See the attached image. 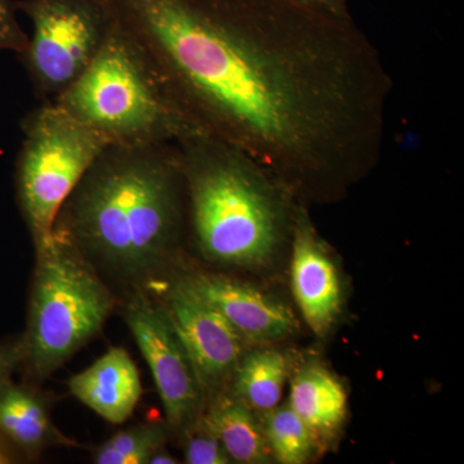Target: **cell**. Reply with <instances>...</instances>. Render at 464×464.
<instances>
[{"label":"cell","mask_w":464,"mask_h":464,"mask_svg":"<svg viewBox=\"0 0 464 464\" xmlns=\"http://www.w3.org/2000/svg\"><path fill=\"white\" fill-rule=\"evenodd\" d=\"M33 36L23 54L36 96L53 101L93 63L108 38L110 21L101 0H17Z\"/></svg>","instance_id":"7"},{"label":"cell","mask_w":464,"mask_h":464,"mask_svg":"<svg viewBox=\"0 0 464 464\" xmlns=\"http://www.w3.org/2000/svg\"><path fill=\"white\" fill-rule=\"evenodd\" d=\"M262 414V429L274 460L304 464L313 458L317 447L315 436L289 404L277 405Z\"/></svg>","instance_id":"17"},{"label":"cell","mask_w":464,"mask_h":464,"mask_svg":"<svg viewBox=\"0 0 464 464\" xmlns=\"http://www.w3.org/2000/svg\"><path fill=\"white\" fill-rule=\"evenodd\" d=\"M123 316L150 366L169 431L185 435L203 418L207 396L179 333L145 289L128 293Z\"/></svg>","instance_id":"8"},{"label":"cell","mask_w":464,"mask_h":464,"mask_svg":"<svg viewBox=\"0 0 464 464\" xmlns=\"http://www.w3.org/2000/svg\"><path fill=\"white\" fill-rule=\"evenodd\" d=\"M308 7L319 9L325 14L340 18H353L348 11L347 0H297Z\"/></svg>","instance_id":"22"},{"label":"cell","mask_w":464,"mask_h":464,"mask_svg":"<svg viewBox=\"0 0 464 464\" xmlns=\"http://www.w3.org/2000/svg\"><path fill=\"white\" fill-rule=\"evenodd\" d=\"M23 130L18 201L34 244H38L50 237L67 198L110 145L53 101L30 112Z\"/></svg>","instance_id":"6"},{"label":"cell","mask_w":464,"mask_h":464,"mask_svg":"<svg viewBox=\"0 0 464 464\" xmlns=\"http://www.w3.org/2000/svg\"><path fill=\"white\" fill-rule=\"evenodd\" d=\"M188 226L201 257L261 271L290 246L299 204L288 186L243 150L201 133L177 142Z\"/></svg>","instance_id":"3"},{"label":"cell","mask_w":464,"mask_h":464,"mask_svg":"<svg viewBox=\"0 0 464 464\" xmlns=\"http://www.w3.org/2000/svg\"><path fill=\"white\" fill-rule=\"evenodd\" d=\"M72 395L110 423L130 420L142 395L141 378L132 357L121 347L110 348L69 381Z\"/></svg>","instance_id":"12"},{"label":"cell","mask_w":464,"mask_h":464,"mask_svg":"<svg viewBox=\"0 0 464 464\" xmlns=\"http://www.w3.org/2000/svg\"><path fill=\"white\" fill-rule=\"evenodd\" d=\"M0 463H7V460H5V457L3 456L2 453H0Z\"/></svg>","instance_id":"24"},{"label":"cell","mask_w":464,"mask_h":464,"mask_svg":"<svg viewBox=\"0 0 464 464\" xmlns=\"http://www.w3.org/2000/svg\"><path fill=\"white\" fill-rule=\"evenodd\" d=\"M289 248L292 289L299 311L314 334L326 337L342 313L343 282L334 256L311 221L304 203L299 204Z\"/></svg>","instance_id":"10"},{"label":"cell","mask_w":464,"mask_h":464,"mask_svg":"<svg viewBox=\"0 0 464 464\" xmlns=\"http://www.w3.org/2000/svg\"><path fill=\"white\" fill-rule=\"evenodd\" d=\"M34 246L24 362L36 378L45 380L102 329L114 297L96 267L60 228L53 227Z\"/></svg>","instance_id":"4"},{"label":"cell","mask_w":464,"mask_h":464,"mask_svg":"<svg viewBox=\"0 0 464 464\" xmlns=\"http://www.w3.org/2000/svg\"><path fill=\"white\" fill-rule=\"evenodd\" d=\"M164 307L195 366L208 400L230 387L246 342L221 314L179 279L161 290Z\"/></svg>","instance_id":"9"},{"label":"cell","mask_w":464,"mask_h":464,"mask_svg":"<svg viewBox=\"0 0 464 464\" xmlns=\"http://www.w3.org/2000/svg\"><path fill=\"white\" fill-rule=\"evenodd\" d=\"M203 422L219 440L232 463L274 462L257 413L230 390L208 400Z\"/></svg>","instance_id":"14"},{"label":"cell","mask_w":464,"mask_h":464,"mask_svg":"<svg viewBox=\"0 0 464 464\" xmlns=\"http://www.w3.org/2000/svg\"><path fill=\"white\" fill-rule=\"evenodd\" d=\"M188 226L177 143L110 145L58 213L65 232L94 267L130 290L145 289L179 256Z\"/></svg>","instance_id":"2"},{"label":"cell","mask_w":464,"mask_h":464,"mask_svg":"<svg viewBox=\"0 0 464 464\" xmlns=\"http://www.w3.org/2000/svg\"><path fill=\"white\" fill-rule=\"evenodd\" d=\"M292 362L284 351L258 348L244 353L231 380V392L256 413H265L282 401Z\"/></svg>","instance_id":"16"},{"label":"cell","mask_w":464,"mask_h":464,"mask_svg":"<svg viewBox=\"0 0 464 464\" xmlns=\"http://www.w3.org/2000/svg\"><path fill=\"white\" fill-rule=\"evenodd\" d=\"M185 439L183 456L185 463L188 464H230L232 460L227 456L215 433L208 429L203 418L197 426L182 436Z\"/></svg>","instance_id":"19"},{"label":"cell","mask_w":464,"mask_h":464,"mask_svg":"<svg viewBox=\"0 0 464 464\" xmlns=\"http://www.w3.org/2000/svg\"><path fill=\"white\" fill-rule=\"evenodd\" d=\"M179 280L221 314L244 342L276 343L297 332L292 308L248 283L210 273L188 274Z\"/></svg>","instance_id":"11"},{"label":"cell","mask_w":464,"mask_h":464,"mask_svg":"<svg viewBox=\"0 0 464 464\" xmlns=\"http://www.w3.org/2000/svg\"><path fill=\"white\" fill-rule=\"evenodd\" d=\"M16 7L12 0H0V51H11L23 56L29 45V36L20 26Z\"/></svg>","instance_id":"20"},{"label":"cell","mask_w":464,"mask_h":464,"mask_svg":"<svg viewBox=\"0 0 464 464\" xmlns=\"http://www.w3.org/2000/svg\"><path fill=\"white\" fill-rule=\"evenodd\" d=\"M288 404L306 423L317 442L335 438L346 420V389L326 366L317 362H306L293 375Z\"/></svg>","instance_id":"13"},{"label":"cell","mask_w":464,"mask_h":464,"mask_svg":"<svg viewBox=\"0 0 464 464\" xmlns=\"http://www.w3.org/2000/svg\"><path fill=\"white\" fill-rule=\"evenodd\" d=\"M183 121L243 150L302 203L380 161L392 79L353 18L297 0H101Z\"/></svg>","instance_id":"1"},{"label":"cell","mask_w":464,"mask_h":464,"mask_svg":"<svg viewBox=\"0 0 464 464\" xmlns=\"http://www.w3.org/2000/svg\"><path fill=\"white\" fill-rule=\"evenodd\" d=\"M169 427L164 423L137 424L116 432L94 450L97 464H148L159 448L166 447Z\"/></svg>","instance_id":"18"},{"label":"cell","mask_w":464,"mask_h":464,"mask_svg":"<svg viewBox=\"0 0 464 464\" xmlns=\"http://www.w3.org/2000/svg\"><path fill=\"white\" fill-rule=\"evenodd\" d=\"M25 362V343L24 337L0 346V389L7 383L21 362Z\"/></svg>","instance_id":"21"},{"label":"cell","mask_w":464,"mask_h":464,"mask_svg":"<svg viewBox=\"0 0 464 464\" xmlns=\"http://www.w3.org/2000/svg\"><path fill=\"white\" fill-rule=\"evenodd\" d=\"M0 431L30 456L72 444L52 422L44 399L11 381L0 389Z\"/></svg>","instance_id":"15"},{"label":"cell","mask_w":464,"mask_h":464,"mask_svg":"<svg viewBox=\"0 0 464 464\" xmlns=\"http://www.w3.org/2000/svg\"><path fill=\"white\" fill-rule=\"evenodd\" d=\"M179 460L176 457L172 456L169 451H167L166 447L159 448L157 451H154L151 457H150L148 464H177Z\"/></svg>","instance_id":"23"},{"label":"cell","mask_w":464,"mask_h":464,"mask_svg":"<svg viewBox=\"0 0 464 464\" xmlns=\"http://www.w3.org/2000/svg\"><path fill=\"white\" fill-rule=\"evenodd\" d=\"M53 102L109 145L177 143L197 133L173 108L141 56L111 25L93 63Z\"/></svg>","instance_id":"5"}]
</instances>
